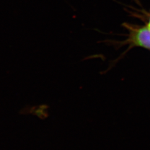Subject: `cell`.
I'll return each instance as SVG.
<instances>
[{
	"label": "cell",
	"mask_w": 150,
	"mask_h": 150,
	"mask_svg": "<svg viewBox=\"0 0 150 150\" xmlns=\"http://www.w3.org/2000/svg\"><path fill=\"white\" fill-rule=\"evenodd\" d=\"M147 27H149V28H150V19H149V23H148V25H147Z\"/></svg>",
	"instance_id": "obj_2"
},
{
	"label": "cell",
	"mask_w": 150,
	"mask_h": 150,
	"mask_svg": "<svg viewBox=\"0 0 150 150\" xmlns=\"http://www.w3.org/2000/svg\"><path fill=\"white\" fill-rule=\"evenodd\" d=\"M122 26L128 31L127 38L121 40H108L106 43L116 48L128 46L125 53L134 47H142L150 49V28L147 26L139 27L129 23H123Z\"/></svg>",
	"instance_id": "obj_1"
}]
</instances>
